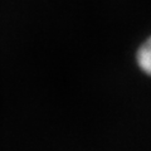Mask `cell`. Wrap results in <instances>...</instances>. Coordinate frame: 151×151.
I'll list each match as a JSON object with an SVG mask.
<instances>
[{
	"label": "cell",
	"instance_id": "6da1fadb",
	"mask_svg": "<svg viewBox=\"0 0 151 151\" xmlns=\"http://www.w3.org/2000/svg\"><path fill=\"white\" fill-rule=\"evenodd\" d=\"M137 63L145 73L151 76V37L140 47L137 52Z\"/></svg>",
	"mask_w": 151,
	"mask_h": 151
}]
</instances>
